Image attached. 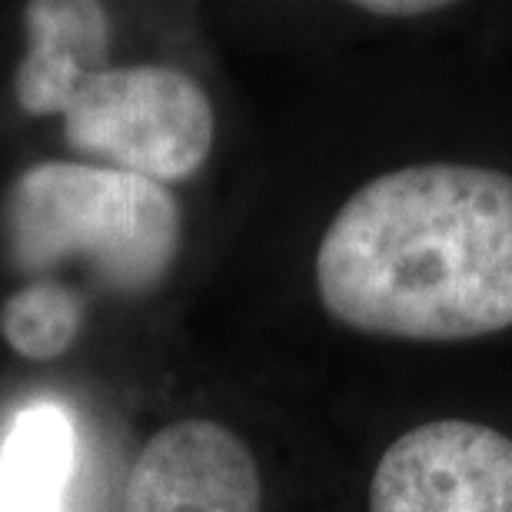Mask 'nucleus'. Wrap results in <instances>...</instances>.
Listing matches in <instances>:
<instances>
[{
  "label": "nucleus",
  "instance_id": "nucleus-6",
  "mask_svg": "<svg viewBox=\"0 0 512 512\" xmlns=\"http://www.w3.org/2000/svg\"><path fill=\"white\" fill-rule=\"evenodd\" d=\"M24 30L14 100L27 117H54L80 74L107 67L110 14L94 0H34L24 7Z\"/></svg>",
  "mask_w": 512,
  "mask_h": 512
},
{
  "label": "nucleus",
  "instance_id": "nucleus-7",
  "mask_svg": "<svg viewBox=\"0 0 512 512\" xmlns=\"http://www.w3.org/2000/svg\"><path fill=\"white\" fill-rule=\"evenodd\" d=\"M70 469L74 423L64 409H24L0 449V512H60Z\"/></svg>",
  "mask_w": 512,
  "mask_h": 512
},
{
  "label": "nucleus",
  "instance_id": "nucleus-3",
  "mask_svg": "<svg viewBox=\"0 0 512 512\" xmlns=\"http://www.w3.org/2000/svg\"><path fill=\"white\" fill-rule=\"evenodd\" d=\"M57 117L80 157L157 183L193 177L217 137L207 90L163 64L87 70L70 84Z\"/></svg>",
  "mask_w": 512,
  "mask_h": 512
},
{
  "label": "nucleus",
  "instance_id": "nucleus-1",
  "mask_svg": "<svg viewBox=\"0 0 512 512\" xmlns=\"http://www.w3.org/2000/svg\"><path fill=\"white\" fill-rule=\"evenodd\" d=\"M340 326L409 343L512 330V173L413 163L350 193L316 247Z\"/></svg>",
  "mask_w": 512,
  "mask_h": 512
},
{
  "label": "nucleus",
  "instance_id": "nucleus-5",
  "mask_svg": "<svg viewBox=\"0 0 512 512\" xmlns=\"http://www.w3.org/2000/svg\"><path fill=\"white\" fill-rule=\"evenodd\" d=\"M127 512H263L250 446L217 419H177L133 463Z\"/></svg>",
  "mask_w": 512,
  "mask_h": 512
},
{
  "label": "nucleus",
  "instance_id": "nucleus-9",
  "mask_svg": "<svg viewBox=\"0 0 512 512\" xmlns=\"http://www.w3.org/2000/svg\"><path fill=\"white\" fill-rule=\"evenodd\" d=\"M366 14L376 17H426L443 10L446 4H433V0H396V4H386V0H370V4H356Z\"/></svg>",
  "mask_w": 512,
  "mask_h": 512
},
{
  "label": "nucleus",
  "instance_id": "nucleus-8",
  "mask_svg": "<svg viewBox=\"0 0 512 512\" xmlns=\"http://www.w3.org/2000/svg\"><path fill=\"white\" fill-rule=\"evenodd\" d=\"M84 313V296L74 286L34 280L0 303V336L17 356L47 363L77 343Z\"/></svg>",
  "mask_w": 512,
  "mask_h": 512
},
{
  "label": "nucleus",
  "instance_id": "nucleus-2",
  "mask_svg": "<svg viewBox=\"0 0 512 512\" xmlns=\"http://www.w3.org/2000/svg\"><path fill=\"white\" fill-rule=\"evenodd\" d=\"M0 233L20 273L84 263L100 290L150 293L167 280L183 240L177 197L157 180L114 167L47 160L10 180Z\"/></svg>",
  "mask_w": 512,
  "mask_h": 512
},
{
  "label": "nucleus",
  "instance_id": "nucleus-4",
  "mask_svg": "<svg viewBox=\"0 0 512 512\" xmlns=\"http://www.w3.org/2000/svg\"><path fill=\"white\" fill-rule=\"evenodd\" d=\"M370 512H512V439L473 419H429L393 439Z\"/></svg>",
  "mask_w": 512,
  "mask_h": 512
}]
</instances>
